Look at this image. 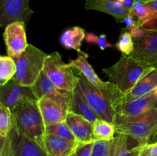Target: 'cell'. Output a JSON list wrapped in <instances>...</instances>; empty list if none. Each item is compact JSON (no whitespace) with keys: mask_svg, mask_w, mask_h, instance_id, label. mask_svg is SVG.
I'll return each instance as SVG.
<instances>
[{"mask_svg":"<svg viewBox=\"0 0 157 156\" xmlns=\"http://www.w3.org/2000/svg\"><path fill=\"white\" fill-rule=\"evenodd\" d=\"M12 112L18 132L44 147L45 124L38 100L28 96L23 98Z\"/></svg>","mask_w":157,"mask_h":156,"instance_id":"obj_1","label":"cell"},{"mask_svg":"<svg viewBox=\"0 0 157 156\" xmlns=\"http://www.w3.org/2000/svg\"><path fill=\"white\" fill-rule=\"evenodd\" d=\"M113 125L117 134L126 135L135 139L138 145L145 146L157 132V107L136 116H115Z\"/></svg>","mask_w":157,"mask_h":156,"instance_id":"obj_2","label":"cell"},{"mask_svg":"<svg viewBox=\"0 0 157 156\" xmlns=\"http://www.w3.org/2000/svg\"><path fill=\"white\" fill-rule=\"evenodd\" d=\"M150 67H145L130 56L122 55L121 59L111 67L103 69L110 81L122 92L131 89Z\"/></svg>","mask_w":157,"mask_h":156,"instance_id":"obj_3","label":"cell"},{"mask_svg":"<svg viewBox=\"0 0 157 156\" xmlns=\"http://www.w3.org/2000/svg\"><path fill=\"white\" fill-rule=\"evenodd\" d=\"M47 56V54L38 47L29 44L25 50L14 59L17 70L13 78L21 85L32 87L43 71Z\"/></svg>","mask_w":157,"mask_h":156,"instance_id":"obj_4","label":"cell"},{"mask_svg":"<svg viewBox=\"0 0 157 156\" xmlns=\"http://www.w3.org/2000/svg\"><path fill=\"white\" fill-rule=\"evenodd\" d=\"M43 71L61 91L73 93L78 87L79 78L74 73L72 67L63 61L58 51L48 54Z\"/></svg>","mask_w":157,"mask_h":156,"instance_id":"obj_5","label":"cell"},{"mask_svg":"<svg viewBox=\"0 0 157 156\" xmlns=\"http://www.w3.org/2000/svg\"><path fill=\"white\" fill-rule=\"evenodd\" d=\"M72 93L61 91L58 94L48 95L38 100L45 126L64 122L70 112Z\"/></svg>","mask_w":157,"mask_h":156,"instance_id":"obj_6","label":"cell"},{"mask_svg":"<svg viewBox=\"0 0 157 156\" xmlns=\"http://www.w3.org/2000/svg\"><path fill=\"white\" fill-rule=\"evenodd\" d=\"M0 156H48L35 141L20 134L16 127L6 137H1Z\"/></svg>","mask_w":157,"mask_h":156,"instance_id":"obj_7","label":"cell"},{"mask_svg":"<svg viewBox=\"0 0 157 156\" xmlns=\"http://www.w3.org/2000/svg\"><path fill=\"white\" fill-rule=\"evenodd\" d=\"M78 87L82 92L87 103L101 119L113 124L115 113L110 99L102 91L87 81L82 73L79 72Z\"/></svg>","mask_w":157,"mask_h":156,"instance_id":"obj_8","label":"cell"},{"mask_svg":"<svg viewBox=\"0 0 157 156\" xmlns=\"http://www.w3.org/2000/svg\"><path fill=\"white\" fill-rule=\"evenodd\" d=\"M133 40L134 48L129 56L141 65L157 67V28H145L143 36Z\"/></svg>","mask_w":157,"mask_h":156,"instance_id":"obj_9","label":"cell"},{"mask_svg":"<svg viewBox=\"0 0 157 156\" xmlns=\"http://www.w3.org/2000/svg\"><path fill=\"white\" fill-rule=\"evenodd\" d=\"M87 58H88V54L81 50V51L78 52V57L76 59L71 61L68 65L82 73L88 82H90L98 90L102 91L104 94L107 95L111 102L112 98L117 93L119 89L110 81L104 82L101 80V78L97 75L92 66L89 64Z\"/></svg>","mask_w":157,"mask_h":156,"instance_id":"obj_10","label":"cell"},{"mask_svg":"<svg viewBox=\"0 0 157 156\" xmlns=\"http://www.w3.org/2000/svg\"><path fill=\"white\" fill-rule=\"evenodd\" d=\"M157 88V67H150L136 84L127 92L120 93L112 102V107L139 98Z\"/></svg>","mask_w":157,"mask_h":156,"instance_id":"obj_11","label":"cell"},{"mask_svg":"<svg viewBox=\"0 0 157 156\" xmlns=\"http://www.w3.org/2000/svg\"><path fill=\"white\" fill-rule=\"evenodd\" d=\"M30 0H0V25L6 27L12 22L27 24L32 12Z\"/></svg>","mask_w":157,"mask_h":156,"instance_id":"obj_12","label":"cell"},{"mask_svg":"<svg viewBox=\"0 0 157 156\" xmlns=\"http://www.w3.org/2000/svg\"><path fill=\"white\" fill-rule=\"evenodd\" d=\"M8 56L13 59L18 58L27 48L28 44L25 32V24L12 22L6 27L3 33Z\"/></svg>","mask_w":157,"mask_h":156,"instance_id":"obj_13","label":"cell"},{"mask_svg":"<svg viewBox=\"0 0 157 156\" xmlns=\"http://www.w3.org/2000/svg\"><path fill=\"white\" fill-rule=\"evenodd\" d=\"M157 107V91L153 92L139 98L120 104L113 108L115 116L130 117L141 115Z\"/></svg>","mask_w":157,"mask_h":156,"instance_id":"obj_14","label":"cell"},{"mask_svg":"<svg viewBox=\"0 0 157 156\" xmlns=\"http://www.w3.org/2000/svg\"><path fill=\"white\" fill-rule=\"evenodd\" d=\"M27 96L35 99L31 87L21 85L15 78L4 85H0V103L9 107L11 110Z\"/></svg>","mask_w":157,"mask_h":156,"instance_id":"obj_15","label":"cell"},{"mask_svg":"<svg viewBox=\"0 0 157 156\" xmlns=\"http://www.w3.org/2000/svg\"><path fill=\"white\" fill-rule=\"evenodd\" d=\"M85 9L96 10L112 15L118 23L124 22L130 9L115 0H85Z\"/></svg>","mask_w":157,"mask_h":156,"instance_id":"obj_16","label":"cell"},{"mask_svg":"<svg viewBox=\"0 0 157 156\" xmlns=\"http://www.w3.org/2000/svg\"><path fill=\"white\" fill-rule=\"evenodd\" d=\"M80 144L76 141L67 140L46 133L43 148L48 156H70L75 152Z\"/></svg>","mask_w":157,"mask_h":156,"instance_id":"obj_17","label":"cell"},{"mask_svg":"<svg viewBox=\"0 0 157 156\" xmlns=\"http://www.w3.org/2000/svg\"><path fill=\"white\" fill-rule=\"evenodd\" d=\"M66 122L80 143L94 142L93 137V123L83 116L69 112Z\"/></svg>","mask_w":157,"mask_h":156,"instance_id":"obj_18","label":"cell"},{"mask_svg":"<svg viewBox=\"0 0 157 156\" xmlns=\"http://www.w3.org/2000/svg\"><path fill=\"white\" fill-rule=\"evenodd\" d=\"M70 112L83 116L93 123L97 119H100L97 113L92 110L91 107L87 103V100L84 98L82 92L78 86L75 91L72 93L71 100Z\"/></svg>","mask_w":157,"mask_h":156,"instance_id":"obj_19","label":"cell"},{"mask_svg":"<svg viewBox=\"0 0 157 156\" xmlns=\"http://www.w3.org/2000/svg\"><path fill=\"white\" fill-rule=\"evenodd\" d=\"M123 135L117 134L110 141H94L91 156H118Z\"/></svg>","mask_w":157,"mask_h":156,"instance_id":"obj_20","label":"cell"},{"mask_svg":"<svg viewBox=\"0 0 157 156\" xmlns=\"http://www.w3.org/2000/svg\"><path fill=\"white\" fill-rule=\"evenodd\" d=\"M84 29L75 26L64 31L60 38L61 44L67 49H73L78 52L81 51V47L83 40L85 39Z\"/></svg>","mask_w":157,"mask_h":156,"instance_id":"obj_21","label":"cell"},{"mask_svg":"<svg viewBox=\"0 0 157 156\" xmlns=\"http://www.w3.org/2000/svg\"><path fill=\"white\" fill-rule=\"evenodd\" d=\"M31 89L36 100H39L48 95L58 94L61 92V90H60L49 79L44 71L40 73L38 79L31 87Z\"/></svg>","mask_w":157,"mask_h":156,"instance_id":"obj_22","label":"cell"},{"mask_svg":"<svg viewBox=\"0 0 157 156\" xmlns=\"http://www.w3.org/2000/svg\"><path fill=\"white\" fill-rule=\"evenodd\" d=\"M131 12L136 18V24L144 27L146 24L153 21H156L157 15L154 11L144 1L133 0Z\"/></svg>","mask_w":157,"mask_h":156,"instance_id":"obj_23","label":"cell"},{"mask_svg":"<svg viewBox=\"0 0 157 156\" xmlns=\"http://www.w3.org/2000/svg\"><path fill=\"white\" fill-rule=\"evenodd\" d=\"M115 126L113 123L102 119L93 122V137L94 141H110L115 137Z\"/></svg>","mask_w":157,"mask_h":156,"instance_id":"obj_24","label":"cell"},{"mask_svg":"<svg viewBox=\"0 0 157 156\" xmlns=\"http://www.w3.org/2000/svg\"><path fill=\"white\" fill-rule=\"evenodd\" d=\"M15 127V118L12 110L0 103V136H8Z\"/></svg>","mask_w":157,"mask_h":156,"instance_id":"obj_25","label":"cell"},{"mask_svg":"<svg viewBox=\"0 0 157 156\" xmlns=\"http://www.w3.org/2000/svg\"><path fill=\"white\" fill-rule=\"evenodd\" d=\"M15 60L10 56L0 57V85H4L12 79L16 73Z\"/></svg>","mask_w":157,"mask_h":156,"instance_id":"obj_26","label":"cell"},{"mask_svg":"<svg viewBox=\"0 0 157 156\" xmlns=\"http://www.w3.org/2000/svg\"><path fill=\"white\" fill-rule=\"evenodd\" d=\"M45 129L46 133L48 134L54 135V136H58V137L63 138V139H67V140L78 142L66 121L47 125L45 126Z\"/></svg>","mask_w":157,"mask_h":156,"instance_id":"obj_27","label":"cell"},{"mask_svg":"<svg viewBox=\"0 0 157 156\" xmlns=\"http://www.w3.org/2000/svg\"><path fill=\"white\" fill-rule=\"evenodd\" d=\"M116 47L123 54L129 56L134 48V40L130 32H124L120 36Z\"/></svg>","mask_w":157,"mask_h":156,"instance_id":"obj_28","label":"cell"},{"mask_svg":"<svg viewBox=\"0 0 157 156\" xmlns=\"http://www.w3.org/2000/svg\"><path fill=\"white\" fill-rule=\"evenodd\" d=\"M85 40L89 44L98 45L101 50H104L107 47H113V44H110L107 41V36L104 34H102L101 35H97L95 34L91 33V32H87V33H86Z\"/></svg>","mask_w":157,"mask_h":156,"instance_id":"obj_29","label":"cell"},{"mask_svg":"<svg viewBox=\"0 0 157 156\" xmlns=\"http://www.w3.org/2000/svg\"><path fill=\"white\" fill-rule=\"evenodd\" d=\"M128 138L129 136H126V135H123L122 143H121V148H120L119 153H118V156H140L144 146L137 145L136 147L129 149V148H127Z\"/></svg>","mask_w":157,"mask_h":156,"instance_id":"obj_30","label":"cell"},{"mask_svg":"<svg viewBox=\"0 0 157 156\" xmlns=\"http://www.w3.org/2000/svg\"><path fill=\"white\" fill-rule=\"evenodd\" d=\"M94 142L80 144L75 151L76 156H91Z\"/></svg>","mask_w":157,"mask_h":156,"instance_id":"obj_31","label":"cell"},{"mask_svg":"<svg viewBox=\"0 0 157 156\" xmlns=\"http://www.w3.org/2000/svg\"><path fill=\"white\" fill-rule=\"evenodd\" d=\"M135 18H136V17H135L134 15H133V14L132 13L131 9H130V13L127 15V18L124 20V24H125L126 25V29L130 30V28L132 26H133L135 24H136V20H135Z\"/></svg>","mask_w":157,"mask_h":156,"instance_id":"obj_32","label":"cell"},{"mask_svg":"<svg viewBox=\"0 0 157 156\" xmlns=\"http://www.w3.org/2000/svg\"><path fill=\"white\" fill-rule=\"evenodd\" d=\"M157 15V0H149V1L145 2Z\"/></svg>","mask_w":157,"mask_h":156,"instance_id":"obj_33","label":"cell"},{"mask_svg":"<svg viewBox=\"0 0 157 156\" xmlns=\"http://www.w3.org/2000/svg\"><path fill=\"white\" fill-rule=\"evenodd\" d=\"M143 152H144V156H150V154H149L148 151H147V145L144 146V148H143Z\"/></svg>","mask_w":157,"mask_h":156,"instance_id":"obj_34","label":"cell"},{"mask_svg":"<svg viewBox=\"0 0 157 156\" xmlns=\"http://www.w3.org/2000/svg\"><path fill=\"white\" fill-rule=\"evenodd\" d=\"M115 1H116V2H119V3H121V4H123V5H124V2H125L126 0H115Z\"/></svg>","mask_w":157,"mask_h":156,"instance_id":"obj_35","label":"cell"},{"mask_svg":"<svg viewBox=\"0 0 157 156\" xmlns=\"http://www.w3.org/2000/svg\"><path fill=\"white\" fill-rule=\"evenodd\" d=\"M143 148H144V147H143ZM140 156H144V152H143V148H142V151H141V153H140Z\"/></svg>","mask_w":157,"mask_h":156,"instance_id":"obj_36","label":"cell"},{"mask_svg":"<svg viewBox=\"0 0 157 156\" xmlns=\"http://www.w3.org/2000/svg\"><path fill=\"white\" fill-rule=\"evenodd\" d=\"M70 156H76V154H75V152H74L73 154H71Z\"/></svg>","mask_w":157,"mask_h":156,"instance_id":"obj_37","label":"cell"},{"mask_svg":"<svg viewBox=\"0 0 157 156\" xmlns=\"http://www.w3.org/2000/svg\"><path fill=\"white\" fill-rule=\"evenodd\" d=\"M141 1H144V2H147V1H149V0H141Z\"/></svg>","mask_w":157,"mask_h":156,"instance_id":"obj_38","label":"cell"}]
</instances>
